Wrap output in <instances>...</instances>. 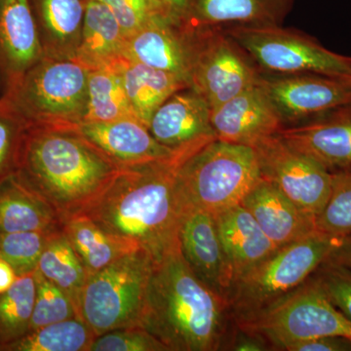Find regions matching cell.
<instances>
[{
	"label": "cell",
	"mask_w": 351,
	"mask_h": 351,
	"mask_svg": "<svg viewBox=\"0 0 351 351\" xmlns=\"http://www.w3.org/2000/svg\"><path fill=\"white\" fill-rule=\"evenodd\" d=\"M191 156L120 168L107 189L82 214L106 232L135 242L154 263L162 260L180 248L184 203L178 171Z\"/></svg>",
	"instance_id": "obj_1"
},
{
	"label": "cell",
	"mask_w": 351,
	"mask_h": 351,
	"mask_svg": "<svg viewBox=\"0 0 351 351\" xmlns=\"http://www.w3.org/2000/svg\"><path fill=\"white\" fill-rule=\"evenodd\" d=\"M211 125L217 140L252 147L263 138L276 135L284 127L258 82L211 110Z\"/></svg>",
	"instance_id": "obj_16"
},
{
	"label": "cell",
	"mask_w": 351,
	"mask_h": 351,
	"mask_svg": "<svg viewBox=\"0 0 351 351\" xmlns=\"http://www.w3.org/2000/svg\"><path fill=\"white\" fill-rule=\"evenodd\" d=\"M147 128L157 142L174 151H198L217 138L211 110L191 88L172 95L154 113Z\"/></svg>",
	"instance_id": "obj_17"
},
{
	"label": "cell",
	"mask_w": 351,
	"mask_h": 351,
	"mask_svg": "<svg viewBox=\"0 0 351 351\" xmlns=\"http://www.w3.org/2000/svg\"><path fill=\"white\" fill-rule=\"evenodd\" d=\"M29 126L11 99L0 96V184L17 173Z\"/></svg>",
	"instance_id": "obj_33"
},
{
	"label": "cell",
	"mask_w": 351,
	"mask_h": 351,
	"mask_svg": "<svg viewBox=\"0 0 351 351\" xmlns=\"http://www.w3.org/2000/svg\"><path fill=\"white\" fill-rule=\"evenodd\" d=\"M294 0H189L184 24L191 29L228 25H278Z\"/></svg>",
	"instance_id": "obj_21"
},
{
	"label": "cell",
	"mask_w": 351,
	"mask_h": 351,
	"mask_svg": "<svg viewBox=\"0 0 351 351\" xmlns=\"http://www.w3.org/2000/svg\"><path fill=\"white\" fill-rule=\"evenodd\" d=\"M286 351H351V339L346 337H319L299 341Z\"/></svg>",
	"instance_id": "obj_39"
},
{
	"label": "cell",
	"mask_w": 351,
	"mask_h": 351,
	"mask_svg": "<svg viewBox=\"0 0 351 351\" xmlns=\"http://www.w3.org/2000/svg\"><path fill=\"white\" fill-rule=\"evenodd\" d=\"M226 34L269 75L351 78V57L328 50L311 36L278 25H228Z\"/></svg>",
	"instance_id": "obj_9"
},
{
	"label": "cell",
	"mask_w": 351,
	"mask_h": 351,
	"mask_svg": "<svg viewBox=\"0 0 351 351\" xmlns=\"http://www.w3.org/2000/svg\"><path fill=\"white\" fill-rule=\"evenodd\" d=\"M85 1H88V0H85Z\"/></svg>",
	"instance_id": "obj_44"
},
{
	"label": "cell",
	"mask_w": 351,
	"mask_h": 351,
	"mask_svg": "<svg viewBox=\"0 0 351 351\" xmlns=\"http://www.w3.org/2000/svg\"><path fill=\"white\" fill-rule=\"evenodd\" d=\"M193 29L191 88L210 110L257 84V64L223 27Z\"/></svg>",
	"instance_id": "obj_10"
},
{
	"label": "cell",
	"mask_w": 351,
	"mask_h": 351,
	"mask_svg": "<svg viewBox=\"0 0 351 351\" xmlns=\"http://www.w3.org/2000/svg\"><path fill=\"white\" fill-rule=\"evenodd\" d=\"M261 177L278 186L304 213L316 219L332 188V171L299 151L278 134L254 145Z\"/></svg>",
	"instance_id": "obj_11"
},
{
	"label": "cell",
	"mask_w": 351,
	"mask_h": 351,
	"mask_svg": "<svg viewBox=\"0 0 351 351\" xmlns=\"http://www.w3.org/2000/svg\"><path fill=\"white\" fill-rule=\"evenodd\" d=\"M260 179L254 147L217 138L186 158L178 171L184 205L213 216L240 204Z\"/></svg>",
	"instance_id": "obj_4"
},
{
	"label": "cell",
	"mask_w": 351,
	"mask_h": 351,
	"mask_svg": "<svg viewBox=\"0 0 351 351\" xmlns=\"http://www.w3.org/2000/svg\"><path fill=\"white\" fill-rule=\"evenodd\" d=\"M338 239L314 232L279 247L233 280L226 294L237 321L262 311L306 282L326 261Z\"/></svg>",
	"instance_id": "obj_5"
},
{
	"label": "cell",
	"mask_w": 351,
	"mask_h": 351,
	"mask_svg": "<svg viewBox=\"0 0 351 351\" xmlns=\"http://www.w3.org/2000/svg\"><path fill=\"white\" fill-rule=\"evenodd\" d=\"M62 225L54 207L16 174L0 184V232H51Z\"/></svg>",
	"instance_id": "obj_25"
},
{
	"label": "cell",
	"mask_w": 351,
	"mask_h": 351,
	"mask_svg": "<svg viewBox=\"0 0 351 351\" xmlns=\"http://www.w3.org/2000/svg\"><path fill=\"white\" fill-rule=\"evenodd\" d=\"M315 228L336 239L351 235V166L332 171L331 193L316 217Z\"/></svg>",
	"instance_id": "obj_32"
},
{
	"label": "cell",
	"mask_w": 351,
	"mask_h": 351,
	"mask_svg": "<svg viewBox=\"0 0 351 351\" xmlns=\"http://www.w3.org/2000/svg\"><path fill=\"white\" fill-rule=\"evenodd\" d=\"M100 1L107 4L114 14L125 38L142 29L144 25L156 18L165 14H171L161 0H100Z\"/></svg>",
	"instance_id": "obj_36"
},
{
	"label": "cell",
	"mask_w": 351,
	"mask_h": 351,
	"mask_svg": "<svg viewBox=\"0 0 351 351\" xmlns=\"http://www.w3.org/2000/svg\"><path fill=\"white\" fill-rule=\"evenodd\" d=\"M258 83L269 95L284 126L313 120L351 105V78L261 75Z\"/></svg>",
	"instance_id": "obj_12"
},
{
	"label": "cell",
	"mask_w": 351,
	"mask_h": 351,
	"mask_svg": "<svg viewBox=\"0 0 351 351\" xmlns=\"http://www.w3.org/2000/svg\"><path fill=\"white\" fill-rule=\"evenodd\" d=\"M277 134L332 172L351 166V105Z\"/></svg>",
	"instance_id": "obj_19"
},
{
	"label": "cell",
	"mask_w": 351,
	"mask_h": 351,
	"mask_svg": "<svg viewBox=\"0 0 351 351\" xmlns=\"http://www.w3.org/2000/svg\"><path fill=\"white\" fill-rule=\"evenodd\" d=\"M230 309L195 276L180 248L154 263L138 327L169 351H215L228 341Z\"/></svg>",
	"instance_id": "obj_2"
},
{
	"label": "cell",
	"mask_w": 351,
	"mask_h": 351,
	"mask_svg": "<svg viewBox=\"0 0 351 351\" xmlns=\"http://www.w3.org/2000/svg\"><path fill=\"white\" fill-rule=\"evenodd\" d=\"M125 39L110 7L100 0H88L75 61L89 71L117 66L125 60Z\"/></svg>",
	"instance_id": "obj_24"
},
{
	"label": "cell",
	"mask_w": 351,
	"mask_h": 351,
	"mask_svg": "<svg viewBox=\"0 0 351 351\" xmlns=\"http://www.w3.org/2000/svg\"><path fill=\"white\" fill-rule=\"evenodd\" d=\"M44 57L29 0H0V94Z\"/></svg>",
	"instance_id": "obj_15"
},
{
	"label": "cell",
	"mask_w": 351,
	"mask_h": 351,
	"mask_svg": "<svg viewBox=\"0 0 351 351\" xmlns=\"http://www.w3.org/2000/svg\"><path fill=\"white\" fill-rule=\"evenodd\" d=\"M96 338L84 321L71 318L29 332L6 351H90Z\"/></svg>",
	"instance_id": "obj_31"
},
{
	"label": "cell",
	"mask_w": 351,
	"mask_h": 351,
	"mask_svg": "<svg viewBox=\"0 0 351 351\" xmlns=\"http://www.w3.org/2000/svg\"><path fill=\"white\" fill-rule=\"evenodd\" d=\"M18 277L12 265L0 258V294L12 287Z\"/></svg>",
	"instance_id": "obj_42"
},
{
	"label": "cell",
	"mask_w": 351,
	"mask_h": 351,
	"mask_svg": "<svg viewBox=\"0 0 351 351\" xmlns=\"http://www.w3.org/2000/svg\"><path fill=\"white\" fill-rule=\"evenodd\" d=\"M36 291L32 272L18 277L12 287L0 294V351H6L31 332Z\"/></svg>",
	"instance_id": "obj_30"
},
{
	"label": "cell",
	"mask_w": 351,
	"mask_h": 351,
	"mask_svg": "<svg viewBox=\"0 0 351 351\" xmlns=\"http://www.w3.org/2000/svg\"><path fill=\"white\" fill-rule=\"evenodd\" d=\"M237 323L278 350L319 337L351 339V321L329 301L313 276L271 306Z\"/></svg>",
	"instance_id": "obj_8"
},
{
	"label": "cell",
	"mask_w": 351,
	"mask_h": 351,
	"mask_svg": "<svg viewBox=\"0 0 351 351\" xmlns=\"http://www.w3.org/2000/svg\"><path fill=\"white\" fill-rule=\"evenodd\" d=\"M44 57L75 60L82 40L85 0H29Z\"/></svg>",
	"instance_id": "obj_22"
},
{
	"label": "cell",
	"mask_w": 351,
	"mask_h": 351,
	"mask_svg": "<svg viewBox=\"0 0 351 351\" xmlns=\"http://www.w3.org/2000/svg\"><path fill=\"white\" fill-rule=\"evenodd\" d=\"M121 71L132 110L147 127L154 113L172 95L191 88L181 76L126 59Z\"/></svg>",
	"instance_id": "obj_27"
},
{
	"label": "cell",
	"mask_w": 351,
	"mask_h": 351,
	"mask_svg": "<svg viewBox=\"0 0 351 351\" xmlns=\"http://www.w3.org/2000/svg\"><path fill=\"white\" fill-rule=\"evenodd\" d=\"M313 276L329 301L351 321V269L324 262Z\"/></svg>",
	"instance_id": "obj_38"
},
{
	"label": "cell",
	"mask_w": 351,
	"mask_h": 351,
	"mask_svg": "<svg viewBox=\"0 0 351 351\" xmlns=\"http://www.w3.org/2000/svg\"><path fill=\"white\" fill-rule=\"evenodd\" d=\"M161 1L165 4L173 16L184 23L189 10V0H161Z\"/></svg>",
	"instance_id": "obj_43"
},
{
	"label": "cell",
	"mask_w": 351,
	"mask_h": 351,
	"mask_svg": "<svg viewBox=\"0 0 351 351\" xmlns=\"http://www.w3.org/2000/svg\"><path fill=\"white\" fill-rule=\"evenodd\" d=\"M90 351H169L156 337L141 327H129L100 335Z\"/></svg>",
	"instance_id": "obj_37"
},
{
	"label": "cell",
	"mask_w": 351,
	"mask_h": 351,
	"mask_svg": "<svg viewBox=\"0 0 351 351\" xmlns=\"http://www.w3.org/2000/svg\"><path fill=\"white\" fill-rule=\"evenodd\" d=\"M36 276V291L31 332L60 321L80 318L78 311L66 293L38 272Z\"/></svg>",
	"instance_id": "obj_34"
},
{
	"label": "cell",
	"mask_w": 351,
	"mask_h": 351,
	"mask_svg": "<svg viewBox=\"0 0 351 351\" xmlns=\"http://www.w3.org/2000/svg\"><path fill=\"white\" fill-rule=\"evenodd\" d=\"M36 270L71 298L80 315V295L88 276L62 228L51 232Z\"/></svg>",
	"instance_id": "obj_29"
},
{
	"label": "cell",
	"mask_w": 351,
	"mask_h": 351,
	"mask_svg": "<svg viewBox=\"0 0 351 351\" xmlns=\"http://www.w3.org/2000/svg\"><path fill=\"white\" fill-rule=\"evenodd\" d=\"M240 204L250 212L277 247L316 232L315 219L304 213L278 186L262 177Z\"/></svg>",
	"instance_id": "obj_20"
},
{
	"label": "cell",
	"mask_w": 351,
	"mask_h": 351,
	"mask_svg": "<svg viewBox=\"0 0 351 351\" xmlns=\"http://www.w3.org/2000/svg\"><path fill=\"white\" fill-rule=\"evenodd\" d=\"M89 69L43 57L5 94L31 125L76 127L86 112Z\"/></svg>",
	"instance_id": "obj_7"
},
{
	"label": "cell",
	"mask_w": 351,
	"mask_h": 351,
	"mask_svg": "<svg viewBox=\"0 0 351 351\" xmlns=\"http://www.w3.org/2000/svg\"><path fill=\"white\" fill-rule=\"evenodd\" d=\"M325 262L351 269V235L338 239Z\"/></svg>",
	"instance_id": "obj_41"
},
{
	"label": "cell",
	"mask_w": 351,
	"mask_h": 351,
	"mask_svg": "<svg viewBox=\"0 0 351 351\" xmlns=\"http://www.w3.org/2000/svg\"><path fill=\"white\" fill-rule=\"evenodd\" d=\"M228 350L235 351H263L269 350L270 346L267 341L258 336V335L253 334L246 331V330L241 329L239 327V331L235 332L232 337V339H228Z\"/></svg>",
	"instance_id": "obj_40"
},
{
	"label": "cell",
	"mask_w": 351,
	"mask_h": 351,
	"mask_svg": "<svg viewBox=\"0 0 351 351\" xmlns=\"http://www.w3.org/2000/svg\"><path fill=\"white\" fill-rule=\"evenodd\" d=\"M62 230L82 263L87 276L141 249L135 242L106 232L84 214L66 219Z\"/></svg>",
	"instance_id": "obj_26"
},
{
	"label": "cell",
	"mask_w": 351,
	"mask_h": 351,
	"mask_svg": "<svg viewBox=\"0 0 351 351\" xmlns=\"http://www.w3.org/2000/svg\"><path fill=\"white\" fill-rule=\"evenodd\" d=\"M120 168L75 127L31 125L16 176L64 221L96 201Z\"/></svg>",
	"instance_id": "obj_3"
},
{
	"label": "cell",
	"mask_w": 351,
	"mask_h": 351,
	"mask_svg": "<svg viewBox=\"0 0 351 351\" xmlns=\"http://www.w3.org/2000/svg\"><path fill=\"white\" fill-rule=\"evenodd\" d=\"M124 57L181 76L191 84L193 29L171 14H165L127 36Z\"/></svg>",
	"instance_id": "obj_13"
},
{
	"label": "cell",
	"mask_w": 351,
	"mask_h": 351,
	"mask_svg": "<svg viewBox=\"0 0 351 351\" xmlns=\"http://www.w3.org/2000/svg\"><path fill=\"white\" fill-rule=\"evenodd\" d=\"M51 232H0V258L12 265L18 276L32 274Z\"/></svg>",
	"instance_id": "obj_35"
},
{
	"label": "cell",
	"mask_w": 351,
	"mask_h": 351,
	"mask_svg": "<svg viewBox=\"0 0 351 351\" xmlns=\"http://www.w3.org/2000/svg\"><path fill=\"white\" fill-rule=\"evenodd\" d=\"M179 243L182 258L195 276L226 299L233 282V271L213 215L184 205Z\"/></svg>",
	"instance_id": "obj_14"
},
{
	"label": "cell",
	"mask_w": 351,
	"mask_h": 351,
	"mask_svg": "<svg viewBox=\"0 0 351 351\" xmlns=\"http://www.w3.org/2000/svg\"><path fill=\"white\" fill-rule=\"evenodd\" d=\"M214 218L223 250L232 265L233 280L279 248L241 204L219 212Z\"/></svg>",
	"instance_id": "obj_23"
},
{
	"label": "cell",
	"mask_w": 351,
	"mask_h": 351,
	"mask_svg": "<svg viewBox=\"0 0 351 351\" xmlns=\"http://www.w3.org/2000/svg\"><path fill=\"white\" fill-rule=\"evenodd\" d=\"M154 261L138 249L87 277L80 295V318L97 337L138 327Z\"/></svg>",
	"instance_id": "obj_6"
},
{
	"label": "cell",
	"mask_w": 351,
	"mask_h": 351,
	"mask_svg": "<svg viewBox=\"0 0 351 351\" xmlns=\"http://www.w3.org/2000/svg\"><path fill=\"white\" fill-rule=\"evenodd\" d=\"M75 128L119 167L169 160L197 152L174 151L161 145L138 119L85 122Z\"/></svg>",
	"instance_id": "obj_18"
},
{
	"label": "cell",
	"mask_w": 351,
	"mask_h": 351,
	"mask_svg": "<svg viewBox=\"0 0 351 351\" xmlns=\"http://www.w3.org/2000/svg\"><path fill=\"white\" fill-rule=\"evenodd\" d=\"M122 63L89 71L86 112L82 123L138 119L127 96Z\"/></svg>",
	"instance_id": "obj_28"
}]
</instances>
